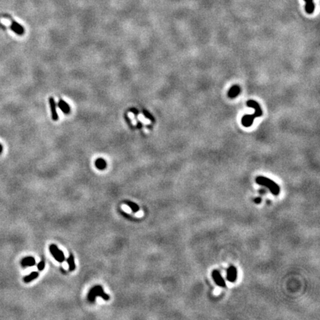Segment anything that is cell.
Returning a JSON list of instances; mask_svg holds the SVG:
<instances>
[{
	"mask_svg": "<svg viewBox=\"0 0 320 320\" xmlns=\"http://www.w3.org/2000/svg\"><path fill=\"white\" fill-rule=\"evenodd\" d=\"M248 107H250L254 109V113L253 115L247 114L242 116V124L245 127H249L252 125L253 122V120L255 118L260 117L262 116V110L260 106V104L257 101L253 99H249L247 101Z\"/></svg>",
	"mask_w": 320,
	"mask_h": 320,
	"instance_id": "6da1fadb",
	"label": "cell"
},
{
	"mask_svg": "<svg viewBox=\"0 0 320 320\" xmlns=\"http://www.w3.org/2000/svg\"><path fill=\"white\" fill-rule=\"evenodd\" d=\"M256 182H257L258 185H262V186H264L265 188H268L272 194L276 195L279 194L280 193V188L275 182H274L273 180L267 178V177H262V176H259L256 179Z\"/></svg>",
	"mask_w": 320,
	"mask_h": 320,
	"instance_id": "7a4b0ae2",
	"label": "cell"
},
{
	"mask_svg": "<svg viewBox=\"0 0 320 320\" xmlns=\"http://www.w3.org/2000/svg\"><path fill=\"white\" fill-rule=\"evenodd\" d=\"M97 296L102 298L104 300H106V301L110 300V296L105 293L103 288L101 285H96L90 290L88 293V300L90 302L94 303Z\"/></svg>",
	"mask_w": 320,
	"mask_h": 320,
	"instance_id": "3957f363",
	"label": "cell"
},
{
	"mask_svg": "<svg viewBox=\"0 0 320 320\" xmlns=\"http://www.w3.org/2000/svg\"><path fill=\"white\" fill-rule=\"evenodd\" d=\"M49 249H50V252H51V253L52 254L53 258H54L56 261L62 263L65 260V255H64V253L62 251V250H59V248H58L56 245H54V244L51 245H50Z\"/></svg>",
	"mask_w": 320,
	"mask_h": 320,
	"instance_id": "277c9868",
	"label": "cell"
},
{
	"mask_svg": "<svg viewBox=\"0 0 320 320\" xmlns=\"http://www.w3.org/2000/svg\"><path fill=\"white\" fill-rule=\"evenodd\" d=\"M212 277H213V279L218 286L222 287V288H225L226 286L225 280H224L223 277L222 276V275L218 271L215 270V271H213L212 272Z\"/></svg>",
	"mask_w": 320,
	"mask_h": 320,
	"instance_id": "5b68a950",
	"label": "cell"
},
{
	"mask_svg": "<svg viewBox=\"0 0 320 320\" xmlns=\"http://www.w3.org/2000/svg\"><path fill=\"white\" fill-rule=\"evenodd\" d=\"M237 278V270L234 266L231 265L227 271V279L231 282H234Z\"/></svg>",
	"mask_w": 320,
	"mask_h": 320,
	"instance_id": "8992f818",
	"label": "cell"
},
{
	"mask_svg": "<svg viewBox=\"0 0 320 320\" xmlns=\"http://www.w3.org/2000/svg\"><path fill=\"white\" fill-rule=\"evenodd\" d=\"M10 27H11V30H13L14 33H16V34H19V35H23L25 33L24 27L13 20L11 21V25Z\"/></svg>",
	"mask_w": 320,
	"mask_h": 320,
	"instance_id": "52a82bcc",
	"label": "cell"
},
{
	"mask_svg": "<svg viewBox=\"0 0 320 320\" xmlns=\"http://www.w3.org/2000/svg\"><path fill=\"white\" fill-rule=\"evenodd\" d=\"M36 264V260L33 257H25L21 261V265L23 266V268H25V267H31V266H34Z\"/></svg>",
	"mask_w": 320,
	"mask_h": 320,
	"instance_id": "ba28073f",
	"label": "cell"
},
{
	"mask_svg": "<svg viewBox=\"0 0 320 320\" xmlns=\"http://www.w3.org/2000/svg\"><path fill=\"white\" fill-rule=\"evenodd\" d=\"M240 92H241L240 87H239V85H236H236H233V86H232L231 88H230L229 91H228V97H229L230 99H234V98H236V96L240 94Z\"/></svg>",
	"mask_w": 320,
	"mask_h": 320,
	"instance_id": "9c48e42d",
	"label": "cell"
},
{
	"mask_svg": "<svg viewBox=\"0 0 320 320\" xmlns=\"http://www.w3.org/2000/svg\"><path fill=\"white\" fill-rule=\"evenodd\" d=\"M50 101V105H51V113H52V119L54 121H56L58 120V115L56 113V103H55L54 99L53 97H51L49 99Z\"/></svg>",
	"mask_w": 320,
	"mask_h": 320,
	"instance_id": "30bf717a",
	"label": "cell"
},
{
	"mask_svg": "<svg viewBox=\"0 0 320 320\" xmlns=\"http://www.w3.org/2000/svg\"><path fill=\"white\" fill-rule=\"evenodd\" d=\"M306 2L305 11L308 14H312L315 10V5L313 2V0H305Z\"/></svg>",
	"mask_w": 320,
	"mask_h": 320,
	"instance_id": "8fae6325",
	"label": "cell"
},
{
	"mask_svg": "<svg viewBox=\"0 0 320 320\" xmlns=\"http://www.w3.org/2000/svg\"><path fill=\"white\" fill-rule=\"evenodd\" d=\"M39 276V273L37 271H33L31 274H30L29 275L26 276L23 278V281H24L25 283H29V282H32L33 280L36 279L37 277Z\"/></svg>",
	"mask_w": 320,
	"mask_h": 320,
	"instance_id": "7c38bea8",
	"label": "cell"
},
{
	"mask_svg": "<svg viewBox=\"0 0 320 320\" xmlns=\"http://www.w3.org/2000/svg\"><path fill=\"white\" fill-rule=\"evenodd\" d=\"M95 165L99 170H105L107 167V162L102 158H99L96 160Z\"/></svg>",
	"mask_w": 320,
	"mask_h": 320,
	"instance_id": "4fadbf2b",
	"label": "cell"
},
{
	"mask_svg": "<svg viewBox=\"0 0 320 320\" xmlns=\"http://www.w3.org/2000/svg\"><path fill=\"white\" fill-rule=\"evenodd\" d=\"M58 105H59V108L64 112V113H68L70 112V107H69V105L65 101L62 100V99H60L59 101Z\"/></svg>",
	"mask_w": 320,
	"mask_h": 320,
	"instance_id": "5bb4252c",
	"label": "cell"
},
{
	"mask_svg": "<svg viewBox=\"0 0 320 320\" xmlns=\"http://www.w3.org/2000/svg\"><path fill=\"white\" fill-rule=\"evenodd\" d=\"M67 262L68 263L69 265V271H73L76 269V264H75V261H74V257L72 253H70L69 255V257L67 259Z\"/></svg>",
	"mask_w": 320,
	"mask_h": 320,
	"instance_id": "9a60e30c",
	"label": "cell"
},
{
	"mask_svg": "<svg viewBox=\"0 0 320 320\" xmlns=\"http://www.w3.org/2000/svg\"><path fill=\"white\" fill-rule=\"evenodd\" d=\"M124 203L127 205L131 208V210H132L134 213H136V212H138L139 210V205L137 204H136V203H134V202L127 200V201H124Z\"/></svg>",
	"mask_w": 320,
	"mask_h": 320,
	"instance_id": "2e32d148",
	"label": "cell"
},
{
	"mask_svg": "<svg viewBox=\"0 0 320 320\" xmlns=\"http://www.w3.org/2000/svg\"><path fill=\"white\" fill-rule=\"evenodd\" d=\"M45 262L43 261V260L40 261L39 263L37 264V268H38V270L39 271H43L44 268H45Z\"/></svg>",
	"mask_w": 320,
	"mask_h": 320,
	"instance_id": "e0dca14e",
	"label": "cell"
},
{
	"mask_svg": "<svg viewBox=\"0 0 320 320\" xmlns=\"http://www.w3.org/2000/svg\"><path fill=\"white\" fill-rule=\"evenodd\" d=\"M262 202V199L261 198H256V199H254V202L255 203H257V204H259V203H260V202Z\"/></svg>",
	"mask_w": 320,
	"mask_h": 320,
	"instance_id": "ac0fdd59",
	"label": "cell"
},
{
	"mask_svg": "<svg viewBox=\"0 0 320 320\" xmlns=\"http://www.w3.org/2000/svg\"><path fill=\"white\" fill-rule=\"evenodd\" d=\"M2 149H3V148H2V145H1V144H0V154H1V153H2Z\"/></svg>",
	"mask_w": 320,
	"mask_h": 320,
	"instance_id": "d6986e66",
	"label": "cell"
}]
</instances>
